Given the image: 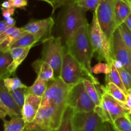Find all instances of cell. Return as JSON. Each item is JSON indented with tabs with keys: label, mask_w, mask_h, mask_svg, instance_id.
I'll list each match as a JSON object with an SVG mask.
<instances>
[{
	"label": "cell",
	"mask_w": 131,
	"mask_h": 131,
	"mask_svg": "<svg viewBox=\"0 0 131 131\" xmlns=\"http://www.w3.org/2000/svg\"><path fill=\"white\" fill-rule=\"evenodd\" d=\"M6 116H9L10 117H13V116H15L14 114V113L11 111L10 110H9L5 104H4L3 102H2V101L0 99V119H1L2 120H5V118Z\"/></svg>",
	"instance_id": "36"
},
{
	"label": "cell",
	"mask_w": 131,
	"mask_h": 131,
	"mask_svg": "<svg viewBox=\"0 0 131 131\" xmlns=\"http://www.w3.org/2000/svg\"><path fill=\"white\" fill-rule=\"evenodd\" d=\"M104 0H77L78 3L86 10L95 12Z\"/></svg>",
	"instance_id": "32"
},
{
	"label": "cell",
	"mask_w": 131,
	"mask_h": 131,
	"mask_svg": "<svg viewBox=\"0 0 131 131\" xmlns=\"http://www.w3.org/2000/svg\"><path fill=\"white\" fill-rule=\"evenodd\" d=\"M1 8H9L12 7L11 4H10V1H9L8 0H7V1H5L4 2H3L1 4Z\"/></svg>",
	"instance_id": "42"
},
{
	"label": "cell",
	"mask_w": 131,
	"mask_h": 131,
	"mask_svg": "<svg viewBox=\"0 0 131 131\" xmlns=\"http://www.w3.org/2000/svg\"><path fill=\"white\" fill-rule=\"evenodd\" d=\"M83 83L84 84V88L88 95L90 96L96 106H100L101 104V99H102V94L100 91L97 89V86L90 79L84 77L83 79Z\"/></svg>",
	"instance_id": "21"
},
{
	"label": "cell",
	"mask_w": 131,
	"mask_h": 131,
	"mask_svg": "<svg viewBox=\"0 0 131 131\" xmlns=\"http://www.w3.org/2000/svg\"><path fill=\"white\" fill-rule=\"evenodd\" d=\"M4 131H23L26 127V122L22 115L14 116L10 120H4Z\"/></svg>",
	"instance_id": "24"
},
{
	"label": "cell",
	"mask_w": 131,
	"mask_h": 131,
	"mask_svg": "<svg viewBox=\"0 0 131 131\" xmlns=\"http://www.w3.org/2000/svg\"><path fill=\"white\" fill-rule=\"evenodd\" d=\"M5 21L9 26H14L15 24V20L12 17H10L9 18H8L7 19L5 20Z\"/></svg>",
	"instance_id": "41"
},
{
	"label": "cell",
	"mask_w": 131,
	"mask_h": 131,
	"mask_svg": "<svg viewBox=\"0 0 131 131\" xmlns=\"http://www.w3.org/2000/svg\"><path fill=\"white\" fill-rule=\"evenodd\" d=\"M48 82L37 76L34 83L27 88V93L42 97L47 90Z\"/></svg>",
	"instance_id": "25"
},
{
	"label": "cell",
	"mask_w": 131,
	"mask_h": 131,
	"mask_svg": "<svg viewBox=\"0 0 131 131\" xmlns=\"http://www.w3.org/2000/svg\"><path fill=\"white\" fill-rule=\"evenodd\" d=\"M124 23L126 24L127 26L128 27V28L130 29V31H131V14L129 15V17L127 18L126 20L124 22Z\"/></svg>",
	"instance_id": "43"
},
{
	"label": "cell",
	"mask_w": 131,
	"mask_h": 131,
	"mask_svg": "<svg viewBox=\"0 0 131 131\" xmlns=\"http://www.w3.org/2000/svg\"><path fill=\"white\" fill-rule=\"evenodd\" d=\"M27 88L28 87L24 88H20V89H17L10 92L14 101L16 102L17 104L21 109L23 107V105H24V102H25L26 95L28 94L27 93Z\"/></svg>",
	"instance_id": "30"
},
{
	"label": "cell",
	"mask_w": 131,
	"mask_h": 131,
	"mask_svg": "<svg viewBox=\"0 0 131 131\" xmlns=\"http://www.w3.org/2000/svg\"><path fill=\"white\" fill-rule=\"evenodd\" d=\"M67 106L72 107L75 113L91 112L96 106L86 91L83 81L72 86L69 93Z\"/></svg>",
	"instance_id": "7"
},
{
	"label": "cell",
	"mask_w": 131,
	"mask_h": 131,
	"mask_svg": "<svg viewBox=\"0 0 131 131\" xmlns=\"http://www.w3.org/2000/svg\"><path fill=\"white\" fill-rule=\"evenodd\" d=\"M84 77L86 75L80 63L71 54L65 52L60 73V78L63 81L67 84L75 85L83 81Z\"/></svg>",
	"instance_id": "9"
},
{
	"label": "cell",
	"mask_w": 131,
	"mask_h": 131,
	"mask_svg": "<svg viewBox=\"0 0 131 131\" xmlns=\"http://www.w3.org/2000/svg\"><path fill=\"white\" fill-rule=\"evenodd\" d=\"M127 117L129 118V120H130L131 121V112L129 113H128L127 115Z\"/></svg>",
	"instance_id": "47"
},
{
	"label": "cell",
	"mask_w": 131,
	"mask_h": 131,
	"mask_svg": "<svg viewBox=\"0 0 131 131\" xmlns=\"http://www.w3.org/2000/svg\"><path fill=\"white\" fill-rule=\"evenodd\" d=\"M120 74V78H121L122 81L126 89L127 92L131 90V75L130 73L127 71L123 67L117 69Z\"/></svg>",
	"instance_id": "33"
},
{
	"label": "cell",
	"mask_w": 131,
	"mask_h": 131,
	"mask_svg": "<svg viewBox=\"0 0 131 131\" xmlns=\"http://www.w3.org/2000/svg\"><path fill=\"white\" fill-rule=\"evenodd\" d=\"M101 88L102 89V92L110 94L114 99L117 100L118 102L124 104V105L126 103L127 95L125 94V92L122 90L120 89L118 86H117L114 83H106L105 86H101Z\"/></svg>",
	"instance_id": "22"
},
{
	"label": "cell",
	"mask_w": 131,
	"mask_h": 131,
	"mask_svg": "<svg viewBox=\"0 0 131 131\" xmlns=\"http://www.w3.org/2000/svg\"><path fill=\"white\" fill-rule=\"evenodd\" d=\"M26 33L23 28H17L13 33L6 37L0 43V50L3 51H10L14 43Z\"/></svg>",
	"instance_id": "20"
},
{
	"label": "cell",
	"mask_w": 131,
	"mask_h": 131,
	"mask_svg": "<svg viewBox=\"0 0 131 131\" xmlns=\"http://www.w3.org/2000/svg\"><path fill=\"white\" fill-rule=\"evenodd\" d=\"M32 47H12L10 52L12 58V62L8 67V71L11 75L15 73L18 67L25 60Z\"/></svg>",
	"instance_id": "15"
},
{
	"label": "cell",
	"mask_w": 131,
	"mask_h": 131,
	"mask_svg": "<svg viewBox=\"0 0 131 131\" xmlns=\"http://www.w3.org/2000/svg\"><path fill=\"white\" fill-rule=\"evenodd\" d=\"M89 28L88 24L79 28L65 45L67 51L81 65L86 77L96 85H100L98 79L93 76L91 70V62L94 52L90 40Z\"/></svg>",
	"instance_id": "1"
},
{
	"label": "cell",
	"mask_w": 131,
	"mask_h": 131,
	"mask_svg": "<svg viewBox=\"0 0 131 131\" xmlns=\"http://www.w3.org/2000/svg\"><path fill=\"white\" fill-rule=\"evenodd\" d=\"M91 70L93 74H99L102 73L106 75L110 72V66L107 63L99 62L92 67Z\"/></svg>",
	"instance_id": "35"
},
{
	"label": "cell",
	"mask_w": 131,
	"mask_h": 131,
	"mask_svg": "<svg viewBox=\"0 0 131 131\" xmlns=\"http://www.w3.org/2000/svg\"><path fill=\"white\" fill-rule=\"evenodd\" d=\"M74 109L70 106H67L63 115L61 124L56 129L51 131H74L73 126V116L74 115Z\"/></svg>",
	"instance_id": "19"
},
{
	"label": "cell",
	"mask_w": 131,
	"mask_h": 131,
	"mask_svg": "<svg viewBox=\"0 0 131 131\" xmlns=\"http://www.w3.org/2000/svg\"><path fill=\"white\" fill-rule=\"evenodd\" d=\"M89 36L93 52L97 54L99 61L103 60L109 65H111L113 60L111 54L110 41L101 30L95 12H93V19L89 28Z\"/></svg>",
	"instance_id": "4"
},
{
	"label": "cell",
	"mask_w": 131,
	"mask_h": 131,
	"mask_svg": "<svg viewBox=\"0 0 131 131\" xmlns=\"http://www.w3.org/2000/svg\"><path fill=\"white\" fill-rule=\"evenodd\" d=\"M104 123L95 111L74 113L73 116L74 131H102Z\"/></svg>",
	"instance_id": "10"
},
{
	"label": "cell",
	"mask_w": 131,
	"mask_h": 131,
	"mask_svg": "<svg viewBox=\"0 0 131 131\" xmlns=\"http://www.w3.org/2000/svg\"><path fill=\"white\" fill-rule=\"evenodd\" d=\"M125 1H126L127 3L128 4H129V6H130V9H131V0H125Z\"/></svg>",
	"instance_id": "46"
},
{
	"label": "cell",
	"mask_w": 131,
	"mask_h": 131,
	"mask_svg": "<svg viewBox=\"0 0 131 131\" xmlns=\"http://www.w3.org/2000/svg\"><path fill=\"white\" fill-rule=\"evenodd\" d=\"M102 131H108V129H107V125H106V123L105 122L104 123V129Z\"/></svg>",
	"instance_id": "45"
},
{
	"label": "cell",
	"mask_w": 131,
	"mask_h": 131,
	"mask_svg": "<svg viewBox=\"0 0 131 131\" xmlns=\"http://www.w3.org/2000/svg\"><path fill=\"white\" fill-rule=\"evenodd\" d=\"M42 98L31 94L26 95L21 114L26 124L31 122L36 116L40 107Z\"/></svg>",
	"instance_id": "14"
},
{
	"label": "cell",
	"mask_w": 131,
	"mask_h": 131,
	"mask_svg": "<svg viewBox=\"0 0 131 131\" xmlns=\"http://www.w3.org/2000/svg\"><path fill=\"white\" fill-rule=\"evenodd\" d=\"M65 7L61 20V28L66 44L79 28L88 24V22L86 17V10L81 6L77 1Z\"/></svg>",
	"instance_id": "3"
},
{
	"label": "cell",
	"mask_w": 131,
	"mask_h": 131,
	"mask_svg": "<svg viewBox=\"0 0 131 131\" xmlns=\"http://www.w3.org/2000/svg\"><path fill=\"white\" fill-rule=\"evenodd\" d=\"M8 26H9L6 23L5 20H0V33L5 31Z\"/></svg>",
	"instance_id": "40"
},
{
	"label": "cell",
	"mask_w": 131,
	"mask_h": 131,
	"mask_svg": "<svg viewBox=\"0 0 131 131\" xmlns=\"http://www.w3.org/2000/svg\"><path fill=\"white\" fill-rule=\"evenodd\" d=\"M54 110L49 106H41L31 122L26 124L25 131H51L54 129Z\"/></svg>",
	"instance_id": "12"
},
{
	"label": "cell",
	"mask_w": 131,
	"mask_h": 131,
	"mask_svg": "<svg viewBox=\"0 0 131 131\" xmlns=\"http://www.w3.org/2000/svg\"><path fill=\"white\" fill-rule=\"evenodd\" d=\"M110 43L113 60L121 62L123 67L131 75V52L124 43L118 28L113 35Z\"/></svg>",
	"instance_id": "11"
},
{
	"label": "cell",
	"mask_w": 131,
	"mask_h": 131,
	"mask_svg": "<svg viewBox=\"0 0 131 131\" xmlns=\"http://www.w3.org/2000/svg\"><path fill=\"white\" fill-rule=\"evenodd\" d=\"M32 67L37 72V75L41 79L49 82L55 79L52 68L46 61L37 60L32 63Z\"/></svg>",
	"instance_id": "17"
},
{
	"label": "cell",
	"mask_w": 131,
	"mask_h": 131,
	"mask_svg": "<svg viewBox=\"0 0 131 131\" xmlns=\"http://www.w3.org/2000/svg\"><path fill=\"white\" fill-rule=\"evenodd\" d=\"M40 42L38 38L33 34L26 32L20 37L13 46L15 47H29L35 46L37 42Z\"/></svg>",
	"instance_id": "27"
},
{
	"label": "cell",
	"mask_w": 131,
	"mask_h": 131,
	"mask_svg": "<svg viewBox=\"0 0 131 131\" xmlns=\"http://www.w3.org/2000/svg\"><path fill=\"white\" fill-rule=\"evenodd\" d=\"M114 1L104 0L95 11L100 28L110 41L118 28L114 12Z\"/></svg>",
	"instance_id": "8"
},
{
	"label": "cell",
	"mask_w": 131,
	"mask_h": 131,
	"mask_svg": "<svg viewBox=\"0 0 131 131\" xmlns=\"http://www.w3.org/2000/svg\"><path fill=\"white\" fill-rule=\"evenodd\" d=\"M94 111L104 122L111 124H113L117 118L125 116L130 113L124 104L118 102L110 94L103 92L101 106H96Z\"/></svg>",
	"instance_id": "6"
},
{
	"label": "cell",
	"mask_w": 131,
	"mask_h": 131,
	"mask_svg": "<svg viewBox=\"0 0 131 131\" xmlns=\"http://www.w3.org/2000/svg\"><path fill=\"white\" fill-rule=\"evenodd\" d=\"M112 124L118 131H131V121L127 115L117 118Z\"/></svg>",
	"instance_id": "28"
},
{
	"label": "cell",
	"mask_w": 131,
	"mask_h": 131,
	"mask_svg": "<svg viewBox=\"0 0 131 131\" xmlns=\"http://www.w3.org/2000/svg\"><path fill=\"white\" fill-rule=\"evenodd\" d=\"M118 28L120 31L124 43L131 52V31L130 29L124 23L118 26Z\"/></svg>",
	"instance_id": "31"
},
{
	"label": "cell",
	"mask_w": 131,
	"mask_h": 131,
	"mask_svg": "<svg viewBox=\"0 0 131 131\" xmlns=\"http://www.w3.org/2000/svg\"><path fill=\"white\" fill-rule=\"evenodd\" d=\"M12 7L15 8H24L28 6V0H8Z\"/></svg>",
	"instance_id": "37"
},
{
	"label": "cell",
	"mask_w": 131,
	"mask_h": 131,
	"mask_svg": "<svg viewBox=\"0 0 131 131\" xmlns=\"http://www.w3.org/2000/svg\"><path fill=\"white\" fill-rule=\"evenodd\" d=\"M106 125H107V129H108V131H118L115 127H114V126L112 124L109 122H106Z\"/></svg>",
	"instance_id": "44"
},
{
	"label": "cell",
	"mask_w": 131,
	"mask_h": 131,
	"mask_svg": "<svg viewBox=\"0 0 131 131\" xmlns=\"http://www.w3.org/2000/svg\"><path fill=\"white\" fill-rule=\"evenodd\" d=\"M12 62V58L10 51H3L0 50V81L11 75L8 71V67Z\"/></svg>",
	"instance_id": "23"
},
{
	"label": "cell",
	"mask_w": 131,
	"mask_h": 131,
	"mask_svg": "<svg viewBox=\"0 0 131 131\" xmlns=\"http://www.w3.org/2000/svg\"><path fill=\"white\" fill-rule=\"evenodd\" d=\"M15 8L11 7L9 8H1V12H2V16L5 20L7 19L10 17H12L15 13Z\"/></svg>",
	"instance_id": "38"
},
{
	"label": "cell",
	"mask_w": 131,
	"mask_h": 131,
	"mask_svg": "<svg viewBox=\"0 0 131 131\" xmlns=\"http://www.w3.org/2000/svg\"><path fill=\"white\" fill-rule=\"evenodd\" d=\"M3 83L5 86L7 88L9 92L28 87L26 85L23 84L21 81L18 78H16V77L12 78H5L3 81Z\"/></svg>",
	"instance_id": "29"
},
{
	"label": "cell",
	"mask_w": 131,
	"mask_h": 131,
	"mask_svg": "<svg viewBox=\"0 0 131 131\" xmlns=\"http://www.w3.org/2000/svg\"><path fill=\"white\" fill-rule=\"evenodd\" d=\"M72 86L64 83L60 77L48 82L47 90L42 98L41 106H49L54 110V129H57L61 124Z\"/></svg>",
	"instance_id": "2"
},
{
	"label": "cell",
	"mask_w": 131,
	"mask_h": 131,
	"mask_svg": "<svg viewBox=\"0 0 131 131\" xmlns=\"http://www.w3.org/2000/svg\"><path fill=\"white\" fill-rule=\"evenodd\" d=\"M110 66V72L109 74H106V84L109 83H113L116 84L117 86H118L120 89L122 90L126 95H127V92L122 81L121 78H120V74H119L118 70L116 68V67L114 65L113 62Z\"/></svg>",
	"instance_id": "26"
},
{
	"label": "cell",
	"mask_w": 131,
	"mask_h": 131,
	"mask_svg": "<svg viewBox=\"0 0 131 131\" xmlns=\"http://www.w3.org/2000/svg\"><path fill=\"white\" fill-rule=\"evenodd\" d=\"M125 106L130 112H131V90L128 91L127 95V101L125 104Z\"/></svg>",
	"instance_id": "39"
},
{
	"label": "cell",
	"mask_w": 131,
	"mask_h": 131,
	"mask_svg": "<svg viewBox=\"0 0 131 131\" xmlns=\"http://www.w3.org/2000/svg\"><path fill=\"white\" fill-rule=\"evenodd\" d=\"M42 43L43 48L41 60L46 61L52 68L55 78H60L63 57L65 53L61 38L51 36Z\"/></svg>",
	"instance_id": "5"
},
{
	"label": "cell",
	"mask_w": 131,
	"mask_h": 131,
	"mask_svg": "<svg viewBox=\"0 0 131 131\" xmlns=\"http://www.w3.org/2000/svg\"><path fill=\"white\" fill-rule=\"evenodd\" d=\"M23 131H25V130H23Z\"/></svg>",
	"instance_id": "48"
},
{
	"label": "cell",
	"mask_w": 131,
	"mask_h": 131,
	"mask_svg": "<svg viewBox=\"0 0 131 131\" xmlns=\"http://www.w3.org/2000/svg\"><path fill=\"white\" fill-rule=\"evenodd\" d=\"M54 25V19L49 17L40 20H31L22 28L26 32L35 35L40 42H42L51 37L52 28Z\"/></svg>",
	"instance_id": "13"
},
{
	"label": "cell",
	"mask_w": 131,
	"mask_h": 131,
	"mask_svg": "<svg viewBox=\"0 0 131 131\" xmlns=\"http://www.w3.org/2000/svg\"><path fill=\"white\" fill-rule=\"evenodd\" d=\"M114 12L117 26L125 22L131 14V9L129 4L125 0H115Z\"/></svg>",
	"instance_id": "16"
},
{
	"label": "cell",
	"mask_w": 131,
	"mask_h": 131,
	"mask_svg": "<svg viewBox=\"0 0 131 131\" xmlns=\"http://www.w3.org/2000/svg\"><path fill=\"white\" fill-rule=\"evenodd\" d=\"M38 1H44V2L49 4L52 8V14H53L55 10L58 8L67 6L74 1H76L77 0H38Z\"/></svg>",
	"instance_id": "34"
},
{
	"label": "cell",
	"mask_w": 131,
	"mask_h": 131,
	"mask_svg": "<svg viewBox=\"0 0 131 131\" xmlns=\"http://www.w3.org/2000/svg\"><path fill=\"white\" fill-rule=\"evenodd\" d=\"M0 99L4 104L11 110L15 116L21 115L22 109L14 101L10 92L4 85L3 81H0Z\"/></svg>",
	"instance_id": "18"
}]
</instances>
